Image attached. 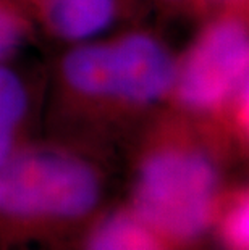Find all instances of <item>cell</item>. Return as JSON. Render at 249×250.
I'll use <instances>...</instances> for the list:
<instances>
[{"mask_svg": "<svg viewBox=\"0 0 249 250\" xmlns=\"http://www.w3.org/2000/svg\"><path fill=\"white\" fill-rule=\"evenodd\" d=\"M177 52L144 21L60 47L45 70L50 137L102 153L133 139L170 97Z\"/></svg>", "mask_w": 249, "mask_h": 250, "instance_id": "obj_1", "label": "cell"}, {"mask_svg": "<svg viewBox=\"0 0 249 250\" xmlns=\"http://www.w3.org/2000/svg\"><path fill=\"white\" fill-rule=\"evenodd\" d=\"M83 250H178L123 204L102 210L83 237Z\"/></svg>", "mask_w": 249, "mask_h": 250, "instance_id": "obj_7", "label": "cell"}, {"mask_svg": "<svg viewBox=\"0 0 249 250\" xmlns=\"http://www.w3.org/2000/svg\"><path fill=\"white\" fill-rule=\"evenodd\" d=\"M235 2H240V0H191V15H199L204 18L205 15Z\"/></svg>", "mask_w": 249, "mask_h": 250, "instance_id": "obj_10", "label": "cell"}, {"mask_svg": "<svg viewBox=\"0 0 249 250\" xmlns=\"http://www.w3.org/2000/svg\"><path fill=\"white\" fill-rule=\"evenodd\" d=\"M39 39L58 49L142 23L149 0H12Z\"/></svg>", "mask_w": 249, "mask_h": 250, "instance_id": "obj_5", "label": "cell"}, {"mask_svg": "<svg viewBox=\"0 0 249 250\" xmlns=\"http://www.w3.org/2000/svg\"><path fill=\"white\" fill-rule=\"evenodd\" d=\"M151 5H157L162 10L175 13H191V0H149Z\"/></svg>", "mask_w": 249, "mask_h": 250, "instance_id": "obj_11", "label": "cell"}, {"mask_svg": "<svg viewBox=\"0 0 249 250\" xmlns=\"http://www.w3.org/2000/svg\"><path fill=\"white\" fill-rule=\"evenodd\" d=\"M100 152L49 137L0 167V244L49 242L84 232L107 194Z\"/></svg>", "mask_w": 249, "mask_h": 250, "instance_id": "obj_3", "label": "cell"}, {"mask_svg": "<svg viewBox=\"0 0 249 250\" xmlns=\"http://www.w3.org/2000/svg\"><path fill=\"white\" fill-rule=\"evenodd\" d=\"M249 0L205 15L177 52L167 107L186 116L220 155H248L249 144Z\"/></svg>", "mask_w": 249, "mask_h": 250, "instance_id": "obj_4", "label": "cell"}, {"mask_svg": "<svg viewBox=\"0 0 249 250\" xmlns=\"http://www.w3.org/2000/svg\"><path fill=\"white\" fill-rule=\"evenodd\" d=\"M225 163L193 121L163 107L133 137L125 204L178 250H193L207 237Z\"/></svg>", "mask_w": 249, "mask_h": 250, "instance_id": "obj_2", "label": "cell"}, {"mask_svg": "<svg viewBox=\"0 0 249 250\" xmlns=\"http://www.w3.org/2000/svg\"><path fill=\"white\" fill-rule=\"evenodd\" d=\"M207 236L220 250H249V188L246 183H226L212 208Z\"/></svg>", "mask_w": 249, "mask_h": 250, "instance_id": "obj_8", "label": "cell"}, {"mask_svg": "<svg viewBox=\"0 0 249 250\" xmlns=\"http://www.w3.org/2000/svg\"><path fill=\"white\" fill-rule=\"evenodd\" d=\"M45 71L15 60L0 65V167L33 141L44 105Z\"/></svg>", "mask_w": 249, "mask_h": 250, "instance_id": "obj_6", "label": "cell"}, {"mask_svg": "<svg viewBox=\"0 0 249 250\" xmlns=\"http://www.w3.org/2000/svg\"><path fill=\"white\" fill-rule=\"evenodd\" d=\"M38 33L12 0H0V65L15 60L38 41Z\"/></svg>", "mask_w": 249, "mask_h": 250, "instance_id": "obj_9", "label": "cell"}]
</instances>
